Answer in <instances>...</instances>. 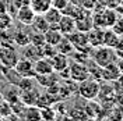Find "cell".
<instances>
[{
	"label": "cell",
	"instance_id": "1",
	"mask_svg": "<svg viewBox=\"0 0 123 121\" xmlns=\"http://www.w3.org/2000/svg\"><path fill=\"white\" fill-rule=\"evenodd\" d=\"M90 59L94 63H97L99 67H105L111 63H115L117 60L113 49L106 47V46H98V47H92L90 52Z\"/></svg>",
	"mask_w": 123,
	"mask_h": 121
},
{
	"label": "cell",
	"instance_id": "2",
	"mask_svg": "<svg viewBox=\"0 0 123 121\" xmlns=\"http://www.w3.org/2000/svg\"><path fill=\"white\" fill-rule=\"evenodd\" d=\"M78 95L81 96L83 99L85 100H92V99L98 98V92H99V81H97V79H94V78H87L84 81H81V82H78Z\"/></svg>",
	"mask_w": 123,
	"mask_h": 121
},
{
	"label": "cell",
	"instance_id": "3",
	"mask_svg": "<svg viewBox=\"0 0 123 121\" xmlns=\"http://www.w3.org/2000/svg\"><path fill=\"white\" fill-rule=\"evenodd\" d=\"M66 38L70 40V43L73 45L74 50L80 52V53H88L91 52V46L88 45V40H87V33L85 32H81V31H74L71 32L70 35H67Z\"/></svg>",
	"mask_w": 123,
	"mask_h": 121
},
{
	"label": "cell",
	"instance_id": "4",
	"mask_svg": "<svg viewBox=\"0 0 123 121\" xmlns=\"http://www.w3.org/2000/svg\"><path fill=\"white\" fill-rule=\"evenodd\" d=\"M18 59H20V54L15 50L14 46H0V64H1V67L14 68Z\"/></svg>",
	"mask_w": 123,
	"mask_h": 121
},
{
	"label": "cell",
	"instance_id": "5",
	"mask_svg": "<svg viewBox=\"0 0 123 121\" xmlns=\"http://www.w3.org/2000/svg\"><path fill=\"white\" fill-rule=\"evenodd\" d=\"M67 70H69V78H71L76 82H81V81H84L90 77L87 66L78 63V61H74L73 64H69Z\"/></svg>",
	"mask_w": 123,
	"mask_h": 121
},
{
	"label": "cell",
	"instance_id": "6",
	"mask_svg": "<svg viewBox=\"0 0 123 121\" xmlns=\"http://www.w3.org/2000/svg\"><path fill=\"white\" fill-rule=\"evenodd\" d=\"M35 11L31 8L30 4H25V6H21L20 8L15 10V17H17V21L21 24V25H25V27H31V24L35 18Z\"/></svg>",
	"mask_w": 123,
	"mask_h": 121
},
{
	"label": "cell",
	"instance_id": "7",
	"mask_svg": "<svg viewBox=\"0 0 123 121\" xmlns=\"http://www.w3.org/2000/svg\"><path fill=\"white\" fill-rule=\"evenodd\" d=\"M14 70L20 77H25V78H34L35 77V71H34V61L28 60V59H18L17 64L14 66Z\"/></svg>",
	"mask_w": 123,
	"mask_h": 121
},
{
	"label": "cell",
	"instance_id": "8",
	"mask_svg": "<svg viewBox=\"0 0 123 121\" xmlns=\"http://www.w3.org/2000/svg\"><path fill=\"white\" fill-rule=\"evenodd\" d=\"M104 29L105 28H99V27H92L87 33V40L88 45L91 47H98V46L104 45Z\"/></svg>",
	"mask_w": 123,
	"mask_h": 121
},
{
	"label": "cell",
	"instance_id": "9",
	"mask_svg": "<svg viewBox=\"0 0 123 121\" xmlns=\"http://www.w3.org/2000/svg\"><path fill=\"white\" fill-rule=\"evenodd\" d=\"M56 28L63 33V36H67L71 32L76 31V20H74L73 17L67 15V14H63Z\"/></svg>",
	"mask_w": 123,
	"mask_h": 121
},
{
	"label": "cell",
	"instance_id": "10",
	"mask_svg": "<svg viewBox=\"0 0 123 121\" xmlns=\"http://www.w3.org/2000/svg\"><path fill=\"white\" fill-rule=\"evenodd\" d=\"M34 71H35V75H45V74L55 72L52 61L48 57H41L37 61H34Z\"/></svg>",
	"mask_w": 123,
	"mask_h": 121
},
{
	"label": "cell",
	"instance_id": "11",
	"mask_svg": "<svg viewBox=\"0 0 123 121\" xmlns=\"http://www.w3.org/2000/svg\"><path fill=\"white\" fill-rule=\"evenodd\" d=\"M23 56L31 61H37L38 59L43 57L42 46H37V45H32V43H28L27 46L23 47Z\"/></svg>",
	"mask_w": 123,
	"mask_h": 121
},
{
	"label": "cell",
	"instance_id": "12",
	"mask_svg": "<svg viewBox=\"0 0 123 121\" xmlns=\"http://www.w3.org/2000/svg\"><path fill=\"white\" fill-rule=\"evenodd\" d=\"M119 75H120V71H119V67H117L116 61H115V63L108 64V66H105V67H102L101 77H102V79H104V81L112 82V81H115Z\"/></svg>",
	"mask_w": 123,
	"mask_h": 121
},
{
	"label": "cell",
	"instance_id": "13",
	"mask_svg": "<svg viewBox=\"0 0 123 121\" xmlns=\"http://www.w3.org/2000/svg\"><path fill=\"white\" fill-rule=\"evenodd\" d=\"M39 98V92L37 89H28V91H21L20 92V100L23 102L24 104H30V106H35L37 100Z\"/></svg>",
	"mask_w": 123,
	"mask_h": 121
},
{
	"label": "cell",
	"instance_id": "14",
	"mask_svg": "<svg viewBox=\"0 0 123 121\" xmlns=\"http://www.w3.org/2000/svg\"><path fill=\"white\" fill-rule=\"evenodd\" d=\"M43 17H45V20L48 21V24L50 25V27H57V24H59V21H60L62 15H63V13H62L60 10H57V8H55L53 6L50 8H48L45 13H43Z\"/></svg>",
	"mask_w": 123,
	"mask_h": 121
},
{
	"label": "cell",
	"instance_id": "15",
	"mask_svg": "<svg viewBox=\"0 0 123 121\" xmlns=\"http://www.w3.org/2000/svg\"><path fill=\"white\" fill-rule=\"evenodd\" d=\"M43 36H45V43H48V45H52V46H56L62 40V39H63V33H62L57 28L50 27V28L46 31L45 33H43Z\"/></svg>",
	"mask_w": 123,
	"mask_h": 121
},
{
	"label": "cell",
	"instance_id": "16",
	"mask_svg": "<svg viewBox=\"0 0 123 121\" xmlns=\"http://www.w3.org/2000/svg\"><path fill=\"white\" fill-rule=\"evenodd\" d=\"M52 61V66H53V71H57V72H62L63 70L69 67V59L66 54H62V53H56L50 59Z\"/></svg>",
	"mask_w": 123,
	"mask_h": 121
},
{
	"label": "cell",
	"instance_id": "17",
	"mask_svg": "<svg viewBox=\"0 0 123 121\" xmlns=\"http://www.w3.org/2000/svg\"><path fill=\"white\" fill-rule=\"evenodd\" d=\"M120 39V35H117L112 28H105L104 29V46L113 49Z\"/></svg>",
	"mask_w": 123,
	"mask_h": 121
},
{
	"label": "cell",
	"instance_id": "18",
	"mask_svg": "<svg viewBox=\"0 0 123 121\" xmlns=\"http://www.w3.org/2000/svg\"><path fill=\"white\" fill-rule=\"evenodd\" d=\"M94 27V22H92V15H90L88 13H85L83 17L77 18L76 20V29L81 31V32H88Z\"/></svg>",
	"mask_w": 123,
	"mask_h": 121
},
{
	"label": "cell",
	"instance_id": "19",
	"mask_svg": "<svg viewBox=\"0 0 123 121\" xmlns=\"http://www.w3.org/2000/svg\"><path fill=\"white\" fill-rule=\"evenodd\" d=\"M31 27H32L34 31L41 32V33H45L46 31L50 28V25L48 24V21L45 20V17H43L42 14L35 15V18H34V21H32V24H31Z\"/></svg>",
	"mask_w": 123,
	"mask_h": 121
},
{
	"label": "cell",
	"instance_id": "20",
	"mask_svg": "<svg viewBox=\"0 0 123 121\" xmlns=\"http://www.w3.org/2000/svg\"><path fill=\"white\" fill-rule=\"evenodd\" d=\"M30 6L35 14H43L48 8L52 7V0H30Z\"/></svg>",
	"mask_w": 123,
	"mask_h": 121
},
{
	"label": "cell",
	"instance_id": "21",
	"mask_svg": "<svg viewBox=\"0 0 123 121\" xmlns=\"http://www.w3.org/2000/svg\"><path fill=\"white\" fill-rule=\"evenodd\" d=\"M30 43V33L25 32L24 29H17L14 32V45L24 47Z\"/></svg>",
	"mask_w": 123,
	"mask_h": 121
},
{
	"label": "cell",
	"instance_id": "22",
	"mask_svg": "<svg viewBox=\"0 0 123 121\" xmlns=\"http://www.w3.org/2000/svg\"><path fill=\"white\" fill-rule=\"evenodd\" d=\"M55 47H56V52H57V53L66 54V56L71 54V53H73V50H74L73 45L70 43V40L66 38V36H63V39H62V40L56 46H55Z\"/></svg>",
	"mask_w": 123,
	"mask_h": 121
},
{
	"label": "cell",
	"instance_id": "23",
	"mask_svg": "<svg viewBox=\"0 0 123 121\" xmlns=\"http://www.w3.org/2000/svg\"><path fill=\"white\" fill-rule=\"evenodd\" d=\"M23 118L27 120H41V114H39V107L38 106H30L25 107L21 113Z\"/></svg>",
	"mask_w": 123,
	"mask_h": 121
},
{
	"label": "cell",
	"instance_id": "24",
	"mask_svg": "<svg viewBox=\"0 0 123 121\" xmlns=\"http://www.w3.org/2000/svg\"><path fill=\"white\" fill-rule=\"evenodd\" d=\"M39 114H41V120H55V118H57L56 110L53 107H50V104L39 107Z\"/></svg>",
	"mask_w": 123,
	"mask_h": 121
},
{
	"label": "cell",
	"instance_id": "25",
	"mask_svg": "<svg viewBox=\"0 0 123 121\" xmlns=\"http://www.w3.org/2000/svg\"><path fill=\"white\" fill-rule=\"evenodd\" d=\"M88 116L85 113L84 109H81V107H73V109H70L69 113H67V118H74V120H84L87 118Z\"/></svg>",
	"mask_w": 123,
	"mask_h": 121
},
{
	"label": "cell",
	"instance_id": "26",
	"mask_svg": "<svg viewBox=\"0 0 123 121\" xmlns=\"http://www.w3.org/2000/svg\"><path fill=\"white\" fill-rule=\"evenodd\" d=\"M30 43L37 45V46H43L45 45V36H43V33L37 32V31L31 32L30 33Z\"/></svg>",
	"mask_w": 123,
	"mask_h": 121
},
{
	"label": "cell",
	"instance_id": "27",
	"mask_svg": "<svg viewBox=\"0 0 123 121\" xmlns=\"http://www.w3.org/2000/svg\"><path fill=\"white\" fill-rule=\"evenodd\" d=\"M13 27V18L11 15L6 13L0 14V29H7V28H11Z\"/></svg>",
	"mask_w": 123,
	"mask_h": 121
},
{
	"label": "cell",
	"instance_id": "28",
	"mask_svg": "<svg viewBox=\"0 0 123 121\" xmlns=\"http://www.w3.org/2000/svg\"><path fill=\"white\" fill-rule=\"evenodd\" d=\"M112 86H113L115 95L123 96V74H120L115 81H112Z\"/></svg>",
	"mask_w": 123,
	"mask_h": 121
},
{
	"label": "cell",
	"instance_id": "29",
	"mask_svg": "<svg viewBox=\"0 0 123 121\" xmlns=\"http://www.w3.org/2000/svg\"><path fill=\"white\" fill-rule=\"evenodd\" d=\"M112 29L115 31L117 35H120V36H123V15H122V18H117L115 21V24L111 27Z\"/></svg>",
	"mask_w": 123,
	"mask_h": 121
},
{
	"label": "cell",
	"instance_id": "30",
	"mask_svg": "<svg viewBox=\"0 0 123 121\" xmlns=\"http://www.w3.org/2000/svg\"><path fill=\"white\" fill-rule=\"evenodd\" d=\"M70 0H52V6L55 8H57V10H60L62 13H63V10L69 6Z\"/></svg>",
	"mask_w": 123,
	"mask_h": 121
},
{
	"label": "cell",
	"instance_id": "31",
	"mask_svg": "<svg viewBox=\"0 0 123 121\" xmlns=\"http://www.w3.org/2000/svg\"><path fill=\"white\" fill-rule=\"evenodd\" d=\"M113 52H115V54H116L117 59H123V38L122 36H120V39H119L117 45L113 47Z\"/></svg>",
	"mask_w": 123,
	"mask_h": 121
},
{
	"label": "cell",
	"instance_id": "32",
	"mask_svg": "<svg viewBox=\"0 0 123 121\" xmlns=\"http://www.w3.org/2000/svg\"><path fill=\"white\" fill-rule=\"evenodd\" d=\"M25 4H30V0H11L10 1V6L14 8V11L17 8H20L21 6H25Z\"/></svg>",
	"mask_w": 123,
	"mask_h": 121
},
{
	"label": "cell",
	"instance_id": "33",
	"mask_svg": "<svg viewBox=\"0 0 123 121\" xmlns=\"http://www.w3.org/2000/svg\"><path fill=\"white\" fill-rule=\"evenodd\" d=\"M115 10H116V11H117L120 15H123V0H120V1H119V4H117V7H116Z\"/></svg>",
	"mask_w": 123,
	"mask_h": 121
},
{
	"label": "cell",
	"instance_id": "34",
	"mask_svg": "<svg viewBox=\"0 0 123 121\" xmlns=\"http://www.w3.org/2000/svg\"><path fill=\"white\" fill-rule=\"evenodd\" d=\"M116 64H117V67H119L120 74H123V59H117V60H116Z\"/></svg>",
	"mask_w": 123,
	"mask_h": 121
}]
</instances>
